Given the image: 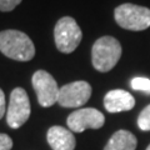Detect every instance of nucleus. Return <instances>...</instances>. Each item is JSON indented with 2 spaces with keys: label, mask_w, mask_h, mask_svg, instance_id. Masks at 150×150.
<instances>
[{
  "label": "nucleus",
  "mask_w": 150,
  "mask_h": 150,
  "mask_svg": "<svg viewBox=\"0 0 150 150\" xmlns=\"http://www.w3.org/2000/svg\"><path fill=\"white\" fill-rule=\"evenodd\" d=\"M0 51L18 62H29L35 55V46L25 33L19 30L0 31Z\"/></svg>",
  "instance_id": "nucleus-1"
},
{
  "label": "nucleus",
  "mask_w": 150,
  "mask_h": 150,
  "mask_svg": "<svg viewBox=\"0 0 150 150\" xmlns=\"http://www.w3.org/2000/svg\"><path fill=\"white\" fill-rule=\"evenodd\" d=\"M121 56V44L114 36L99 38L91 48V63L98 71L106 73L118 64Z\"/></svg>",
  "instance_id": "nucleus-2"
},
{
  "label": "nucleus",
  "mask_w": 150,
  "mask_h": 150,
  "mask_svg": "<svg viewBox=\"0 0 150 150\" xmlns=\"http://www.w3.org/2000/svg\"><path fill=\"white\" fill-rule=\"evenodd\" d=\"M115 21L120 28L131 31H143L150 26V9L125 3L114 10Z\"/></svg>",
  "instance_id": "nucleus-3"
},
{
  "label": "nucleus",
  "mask_w": 150,
  "mask_h": 150,
  "mask_svg": "<svg viewBox=\"0 0 150 150\" xmlns=\"http://www.w3.org/2000/svg\"><path fill=\"white\" fill-rule=\"evenodd\" d=\"M83 39V33L76 20L71 16L60 18L54 28V40L56 49L64 54L73 53Z\"/></svg>",
  "instance_id": "nucleus-4"
},
{
  "label": "nucleus",
  "mask_w": 150,
  "mask_h": 150,
  "mask_svg": "<svg viewBox=\"0 0 150 150\" xmlns=\"http://www.w3.org/2000/svg\"><path fill=\"white\" fill-rule=\"evenodd\" d=\"M30 101L26 91L23 88H15L10 94L6 123L11 129H18L26 123L30 116Z\"/></svg>",
  "instance_id": "nucleus-5"
},
{
  "label": "nucleus",
  "mask_w": 150,
  "mask_h": 150,
  "mask_svg": "<svg viewBox=\"0 0 150 150\" xmlns=\"http://www.w3.org/2000/svg\"><path fill=\"white\" fill-rule=\"evenodd\" d=\"M31 84L36 93L38 101L43 108H49L58 103L59 88L51 74L45 70H38L33 75Z\"/></svg>",
  "instance_id": "nucleus-6"
},
{
  "label": "nucleus",
  "mask_w": 150,
  "mask_h": 150,
  "mask_svg": "<svg viewBox=\"0 0 150 150\" xmlns=\"http://www.w3.org/2000/svg\"><path fill=\"white\" fill-rule=\"evenodd\" d=\"M91 96V86L88 81L79 80L65 84L59 89L58 103L63 108H79Z\"/></svg>",
  "instance_id": "nucleus-7"
},
{
  "label": "nucleus",
  "mask_w": 150,
  "mask_h": 150,
  "mask_svg": "<svg viewBox=\"0 0 150 150\" xmlns=\"http://www.w3.org/2000/svg\"><path fill=\"white\" fill-rule=\"evenodd\" d=\"M105 123V118L95 108H84L73 111L68 116L67 124L69 130L74 133H83L86 129H100Z\"/></svg>",
  "instance_id": "nucleus-8"
},
{
  "label": "nucleus",
  "mask_w": 150,
  "mask_h": 150,
  "mask_svg": "<svg viewBox=\"0 0 150 150\" xmlns=\"http://www.w3.org/2000/svg\"><path fill=\"white\" fill-rule=\"evenodd\" d=\"M104 106L109 112L128 111L135 106V99L129 91L115 89L104 96Z\"/></svg>",
  "instance_id": "nucleus-9"
},
{
  "label": "nucleus",
  "mask_w": 150,
  "mask_h": 150,
  "mask_svg": "<svg viewBox=\"0 0 150 150\" xmlns=\"http://www.w3.org/2000/svg\"><path fill=\"white\" fill-rule=\"evenodd\" d=\"M46 139L53 150H74L76 145V140L71 130L59 125L51 126L48 130Z\"/></svg>",
  "instance_id": "nucleus-10"
},
{
  "label": "nucleus",
  "mask_w": 150,
  "mask_h": 150,
  "mask_svg": "<svg viewBox=\"0 0 150 150\" xmlns=\"http://www.w3.org/2000/svg\"><path fill=\"white\" fill-rule=\"evenodd\" d=\"M138 140L133 133L128 130H118L111 135L104 150H135Z\"/></svg>",
  "instance_id": "nucleus-11"
},
{
  "label": "nucleus",
  "mask_w": 150,
  "mask_h": 150,
  "mask_svg": "<svg viewBox=\"0 0 150 150\" xmlns=\"http://www.w3.org/2000/svg\"><path fill=\"white\" fill-rule=\"evenodd\" d=\"M138 126L144 131L150 130V105L144 108L138 116Z\"/></svg>",
  "instance_id": "nucleus-12"
},
{
  "label": "nucleus",
  "mask_w": 150,
  "mask_h": 150,
  "mask_svg": "<svg viewBox=\"0 0 150 150\" xmlns=\"http://www.w3.org/2000/svg\"><path fill=\"white\" fill-rule=\"evenodd\" d=\"M131 88L135 90H143L150 93V80L148 78H134L131 80Z\"/></svg>",
  "instance_id": "nucleus-13"
},
{
  "label": "nucleus",
  "mask_w": 150,
  "mask_h": 150,
  "mask_svg": "<svg viewBox=\"0 0 150 150\" xmlns=\"http://www.w3.org/2000/svg\"><path fill=\"white\" fill-rule=\"evenodd\" d=\"M20 3L21 0H0V11H4V13L11 11Z\"/></svg>",
  "instance_id": "nucleus-14"
},
{
  "label": "nucleus",
  "mask_w": 150,
  "mask_h": 150,
  "mask_svg": "<svg viewBox=\"0 0 150 150\" xmlns=\"http://www.w3.org/2000/svg\"><path fill=\"white\" fill-rule=\"evenodd\" d=\"M13 148V140L6 134H0V150H10Z\"/></svg>",
  "instance_id": "nucleus-15"
},
{
  "label": "nucleus",
  "mask_w": 150,
  "mask_h": 150,
  "mask_svg": "<svg viewBox=\"0 0 150 150\" xmlns=\"http://www.w3.org/2000/svg\"><path fill=\"white\" fill-rule=\"evenodd\" d=\"M6 110V105H5V95H4V91L0 89V119L4 116Z\"/></svg>",
  "instance_id": "nucleus-16"
},
{
  "label": "nucleus",
  "mask_w": 150,
  "mask_h": 150,
  "mask_svg": "<svg viewBox=\"0 0 150 150\" xmlns=\"http://www.w3.org/2000/svg\"><path fill=\"white\" fill-rule=\"evenodd\" d=\"M146 150H150V144H149V146L146 148Z\"/></svg>",
  "instance_id": "nucleus-17"
}]
</instances>
